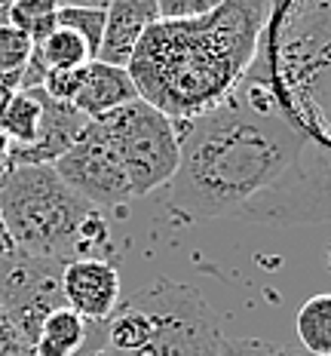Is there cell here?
<instances>
[{
  "label": "cell",
  "instance_id": "6da1fadb",
  "mask_svg": "<svg viewBox=\"0 0 331 356\" xmlns=\"http://www.w3.org/2000/svg\"><path fill=\"white\" fill-rule=\"evenodd\" d=\"M181 126V160L166 197L178 225L252 215L298 172L304 142L264 77H246L218 108Z\"/></svg>",
  "mask_w": 331,
  "mask_h": 356
},
{
  "label": "cell",
  "instance_id": "7a4b0ae2",
  "mask_svg": "<svg viewBox=\"0 0 331 356\" xmlns=\"http://www.w3.org/2000/svg\"><path fill=\"white\" fill-rule=\"evenodd\" d=\"M270 3L224 0L203 19L151 25L126 65L138 99L175 123L218 108L257 62Z\"/></svg>",
  "mask_w": 331,
  "mask_h": 356
},
{
  "label": "cell",
  "instance_id": "3957f363",
  "mask_svg": "<svg viewBox=\"0 0 331 356\" xmlns=\"http://www.w3.org/2000/svg\"><path fill=\"white\" fill-rule=\"evenodd\" d=\"M0 215L16 249L68 264L110 261L114 243L105 212L74 194L53 166H12L0 175Z\"/></svg>",
  "mask_w": 331,
  "mask_h": 356
},
{
  "label": "cell",
  "instance_id": "277c9868",
  "mask_svg": "<svg viewBox=\"0 0 331 356\" xmlns=\"http://www.w3.org/2000/svg\"><path fill=\"white\" fill-rule=\"evenodd\" d=\"M99 123L126 169L135 197H147L172 181L181 160V142L175 120H169L163 111L135 99L99 117Z\"/></svg>",
  "mask_w": 331,
  "mask_h": 356
},
{
  "label": "cell",
  "instance_id": "5b68a950",
  "mask_svg": "<svg viewBox=\"0 0 331 356\" xmlns=\"http://www.w3.org/2000/svg\"><path fill=\"white\" fill-rule=\"evenodd\" d=\"M151 314V335L142 347L110 356H218V316L194 286L178 280H153L135 292Z\"/></svg>",
  "mask_w": 331,
  "mask_h": 356
},
{
  "label": "cell",
  "instance_id": "8992f818",
  "mask_svg": "<svg viewBox=\"0 0 331 356\" xmlns=\"http://www.w3.org/2000/svg\"><path fill=\"white\" fill-rule=\"evenodd\" d=\"M62 270L65 264L56 258L31 255L22 249L0 255V310L10 316L28 347L37 341L43 320L53 310L65 307Z\"/></svg>",
  "mask_w": 331,
  "mask_h": 356
},
{
  "label": "cell",
  "instance_id": "52a82bcc",
  "mask_svg": "<svg viewBox=\"0 0 331 356\" xmlns=\"http://www.w3.org/2000/svg\"><path fill=\"white\" fill-rule=\"evenodd\" d=\"M53 169L74 194H80L101 212L120 209L129 200H135L126 169L110 147L99 120H90V126L80 132V138L68 147V154H62L53 163Z\"/></svg>",
  "mask_w": 331,
  "mask_h": 356
},
{
  "label": "cell",
  "instance_id": "ba28073f",
  "mask_svg": "<svg viewBox=\"0 0 331 356\" xmlns=\"http://www.w3.org/2000/svg\"><path fill=\"white\" fill-rule=\"evenodd\" d=\"M62 292H65V304L92 325L108 323V316L123 301L117 264L101 261V258H77V261L65 264Z\"/></svg>",
  "mask_w": 331,
  "mask_h": 356
},
{
  "label": "cell",
  "instance_id": "9c48e42d",
  "mask_svg": "<svg viewBox=\"0 0 331 356\" xmlns=\"http://www.w3.org/2000/svg\"><path fill=\"white\" fill-rule=\"evenodd\" d=\"M90 126V117L80 114L74 105L65 102H53L43 92V123H40V136L31 147L25 151H12L10 169L12 166H53V163L68 154V147L80 138V132Z\"/></svg>",
  "mask_w": 331,
  "mask_h": 356
},
{
  "label": "cell",
  "instance_id": "30bf717a",
  "mask_svg": "<svg viewBox=\"0 0 331 356\" xmlns=\"http://www.w3.org/2000/svg\"><path fill=\"white\" fill-rule=\"evenodd\" d=\"M105 16L108 19H105L99 62L126 68L144 31L160 22V6L157 0H110Z\"/></svg>",
  "mask_w": 331,
  "mask_h": 356
},
{
  "label": "cell",
  "instance_id": "8fae6325",
  "mask_svg": "<svg viewBox=\"0 0 331 356\" xmlns=\"http://www.w3.org/2000/svg\"><path fill=\"white\" fill-rule=\"evenodd\" d=\"M135 99H138V89L132 83L126 68L92 58L83 71V86H80L77 99H74V108L80 114H86L90 120H99V117L129 105Z\"/></svg>",
  "mask_w": 331,
  "mask_h": 356
},
{
  "label": "cell",
  "instance_id": "7c38bea8",
  "mask_svg": "<svg viewBox=\"0 0 331 356\" xmlns=\"http://www.w3.org/2000/svg\"><path fill=\"white\" fill-rule=\"evenodd\" d=\"M86 341H90V323L65 304V307L53 310L43 320L37 341L31 344V353L34 356H80Z\"/></svg>",
  "mask_w": 331,
  "mask_h": 356
},
{
  "label": "cell",
  "instance_id": "4fadbf2b",
  "mask_svg": "<svg viewBox=\"0 0 331 356\" xmlns=\"http://www.w3.org/2000/svg\"><path fill=\"white\" fill-rule=\"evenodd\" d=\"M43 123V89H19L0 114V129L6 132L12 151H25L37 142Z\"/></svg>",
  "mask_w": 331,
  "mask_h": 356
},
{
  "label": "cell",
  "instance_id": "5bb4252c",
  "mask_svg": "<svg viewBox=\"0 0 331 356\" xmlns=\"http://www.w3.org/2000/svg\"><path fill=\"white\" fill-rule=\"evenodd\" d=\"M34 58L43 65V71H68V68H86L95 56L77 31L58 25L46 40L34 47Z\"/></svg>",
  "mask_w": 331,
  "mask_h": 356
},
{
  "label": "cell",
  "instance_id": "9a60e30c",
  "mask_svg": "<svg viewBox=\"0 0 331 356\" xmlns=\"http://www.w3.org/2000/svg\"><path fill=\"white\" fill-rule=\"evenodd\" d=\"M294 329L310 356H331V292L307 298L298 310Z\"/></svg>",
  "mask_w": 331,
  "mask_h": 356
},
{
  "label": "cell",
  "instance_id": "2e32d148",
  "mask_svg": "<svg viewBox=\"0 0 331 356\" xmlns=\"http://www.w3.org/2000/svg\"><path fill=\"white\" fill-rule=\"evenodd\" d=\"M58 0H12L10 25L31 37V43H43L58 28Z\"/></svg>",
  "mask_w": 331,
  "mask_h": 356
},
{
  "label": "cell",
  "instance_id": "e0dca14e",
  "mask_svg": "<svg viewBox=\"0 0 331 356\" xmlns=\"http://www.w3.org/2000/svg\"><path fill=\"white\" fill-rule=\"evenodd\" d=\"M105 10H92V6H58V25L83 37L95 58H99L101 37H105Z\"/></svg>",
  "mask_w": 331,
  "mask_h": 356
},
{
  "label": "cell",
  "instance_id": "ac0fdd59",
  "mask_svg": "<svg viewBox=\"0 0 331 356\" xmlns=\"http://www.w3.org/2000/svg\"><path fill=\"white\" fill-rule=\"evenodd\" d=\"M34 43L31 37L19 28H12L10 22L0 25V74H22L25 65L31 62Z\"/></svg>",
  "mask_w": 331,
  "mask_h": 356
},
{
  "label": "cell",
  "instance_id": "d6986e66",
  "mask_svg": "<svg viewBox=\"0 0 331 356\" xmlns=\"http://www.w3.org/2000/svg\"><path fill=\"white\" fill-rule=\"evenodd\" d=\"M218 356H300L279 341L264 338H221Z\"/></svg>",
  "mask_w": 331,
  "mask_h": 356
},
{
  "label": "cell",
  "instance_id": "ffe728a7",
  "mask_svg": "<svg viewBox=\"0 0 331 356\" xmlns=\"http://www.w3.org/2000/svg\"><path fill=\"white\" fill-rule=\"evenodd\" d=\"M83 71L86 68H68V71H46L43 74L40 89L49 95L53 102H65V105H74L80 86H83Z\"/></svg>",
  "mask_w": 331,
  "mask_h": 356
},
{
  "label": "cell",
  "instance_id": "44dd1931",
  "mask_svg": "<svg viewBox=\"0 0 331 356\" xmlns=\"http://www.w3.org/2000/svg\"><path fill=\"white\" fill-rule=\"evenodd\" d=\"M224 0H157L160 22H190L215 13Z\"/></svg>",
  "mask_w": 331,
  "mask_h": 356
},
{
  "label": "cell",
  "instance_id": "7402d4cb",
  "mask_svg": "<svg viewBox=\"0 0 331 356\" xmlns=\"http://www.w3.org/2000/svg\"><path fill=\"white\" fill-rule=\"evenodd\" d=\"M31 347L19 335V329L10 323V316L0 310V356H25Z\"/></svg>",
  "mask_w": 331,
  "mask_h": 356
},
{
  "label": "cell",
  "instance_id": "603a6c76",
  "mask_svg": "<svg viewBox=\"0 0 331 356\" xmlns=\"http://www.w3.org/2000/svg\"><path fill=\"white\" fill-rule=\"evenodd\" d=\"M22 89V74H0V114H3L6 102Z\"/></svg>",
  "mask_w": 331,
  "mask_h": 356
},
{
  "label": "cell",
  "instance_id": "cb8c5ba5",
  "mask_svg": "<svg viewBox=\"0 0 331 356\" xmlns=\"http://www.w3.org/2000/svg\"><path fill=\"white\" fill-rule=\"evenodd\" d=\"M10 157H12V145H10V138H6V132L0 129V175L10 169Z\"/></svg>",
  "mask_w": 331,
  "mask_h": 356
},
{
  "label": "cell",
  "instance_id": "d4e9b609",
  "mask_svg": "<svg viewBox=\"0 0 331 356\" xmlns=\"http://www.w3.org/2000/svg\"><path fill=\"white\" fill-rule=\"evenodd\" d=\"M62 6H92V10H108L110 0H58Z\"/></svg>",
  "mask_w": 331,
  "mask_h": 356
},
{
  "label": "cell",
  "instance_id": "484cf974",
  "mask_svg": "<svg viewBox=\"0 0 331 356\" xmlns=\"http://www.w3.org/2000/svg\"><path fill=\"white\" fill-rule=\"evenodd\" d=\"M12 249H16V243H12L10 231H6V225H3V215H0V255H6V252H12Z\"/></svg>",
  "mask_w": 331,
  "mask_h": 356
},
{
  "label": "cell",
  "instance_id": "4316f807",
  "mask_svg": "<svg viewBox=\"0 0 331 356\" xmlns=\"http://www.w3.org/2000/svg\"><path fill=\"white\" fill-rule=\"evenodd\" d=\"M10 22V0H0V25Z\"/></svg>",
  "mask_w": 331,
  "mask_h": 356
},
{
  "label": "cell",
  "instance_id": "83f0119b",
  "mask_svg": "<svg viewBox=\"0 0 331 356\" xmlns=\"http://www.w3.org/2000/svg\"><path fill=\"white\" fill-rule=\"evenodd\" d=\"M80 356H110V353L101 347V350H90V353H80Z\"/></svg>",
  "mask_w": 331,
  "mask_h": 356
},
{
  "label": "cell",
  "instance_id": "f1b7e54d",
  "mask_svg": "<svg viewBox=\"0 0 331 356\" xmlns=\"http://www.w3.org/2000/svg\"><path fill=\"white\" fill-rule=\"evenodd\" d=\"M328 267H331V246H328Z\"/></svg>",
  "mask_w": 331,
  "mask_h": 356
},
{
  "label": "cell",
  "instance_id": "f546056e",
  "mask_svg": "<svg viewBox=\"0 0 331 356\" xmlns=\"http://www.w3.org/2000/svg\"><path fill=\"white\" fill-rule=\"evenodd\" d=\"M25 356H34V353H31V350H28V353H25Z\"/></svg>",
  "mask_w": 331,
  "mask_h": 356
},
{
  "label": "cell",
  "instance_id": "4dcf8cb0",
  "mask_svg": "<svg viewBox=\"0 0 331 356\" xmlns=\"http://www.w3.org/2000/svg\"><path fill=\"white\" fill-rule=\"evenodd\" d=\"M304 356H310V353H304Z\"/></svg>",
  "mask_w": 331,
  "mask_h": 356
},
{
  "label": "cell",
  "instance_id": "1f68e13d",
  "mask_svg": "<svg viewBox=\"0 0 331 356\" xmlns=\"http://www.w3.org/2000/svg\"><path fill=\"white\" fill-rule=\"evenodd\" d=\"M10 3H12V0H10Z\"/></svg>",
  "mask_w": 331,
  "mask_h": 356
}]
</instances>
